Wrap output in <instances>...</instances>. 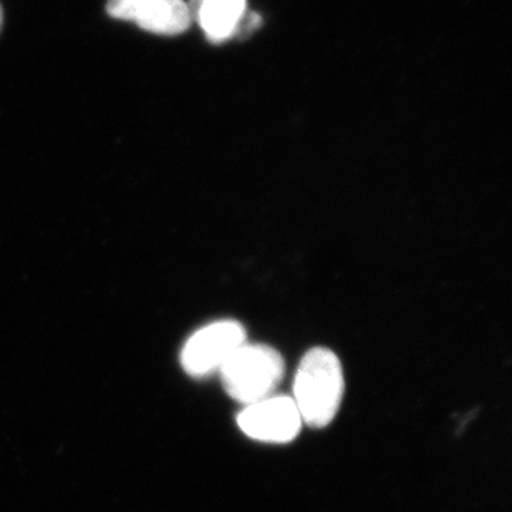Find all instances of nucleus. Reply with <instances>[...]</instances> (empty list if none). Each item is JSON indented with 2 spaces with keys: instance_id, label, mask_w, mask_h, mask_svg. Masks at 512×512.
<instances>
[{
  "instance_id": "nucleus-1",
  "label": "nucleus",
  "mask_w": 512,
  "mask_h": 512,
  "mask_svg": "<svg viewBox=\"0 0 512 512\" xmlns=\"http://www.w3.org/2000/svg\"><path fill=\"white\" fill-rule=\"evenodd\" d=\"M345 392L342 363L332 350L310 348L294 378V400L304 425L325 428L334 421Z\"/></svg>"
},
{
  "instance_id": "nucleus-2",
  "label": "nucleus",
  "mask_w": 512,
  "mask_h": 512,
  "mask_svg": "<svg viewBox=\"0 0 512 512\" xmlns=\"http://www.w3.org/2000/svg\"><path fill=\"white\" fill-rule=\"evenodd\" d=\"M284 372V358L276 348L246 342L224 363L219 377L229 397L247 406L272 397Z\"/></svg>"
},
{
  "instance_id": "nucleus-3",
  "label": "nucleus",
  "mask_w": 512,
  "mask_h": 512,
  "mask_svg": "<svg viewBox=\"0 0 512 512\" xmlns=\"http://www.w3.org/2000/svg\"><path fill=\"white\" fill-rule=\"evenodd\" d=\"M246 342V329L239 322L218 320L204 325L186 340L181 350V365L189 377H211Z\"/></svg>"
},
{
  "instance_id": "nucleus-4",
  "label": "nucleus",
  "mask_w": 512,
  "mask_h": 512,
  "mask_svg": "<svg viewBox=\"0 0 512 512\" xmlns=\"http://www.w3.org/2000/svg\"><path fill=\"white\" fill-rule=\"evenodd\" d=\"M237 425L251 440L285 445L297 438L304 423L292 397L272 395L244 406L237 415Z\"/></svg>"
},
{
  "instance_id": "nucleus-5",
  "label": "nucleus",
  "mask_w": 512,
  "mask_h": 512,
  "mask_svg": "<svg viewBox=\"0 0 512 512\" xmlns=\"http://www.w3.org/2000/svg\"><path fill=\"white\" fill-rule=\"evenodd\" d=\"M107 12L158 35L183 34L193 22L184 0H108Z\"/></svg>"
},
{
  "instance_id": "nucleus-6",
  "label": "nucleus",
  "mask_w": 512,
  "mask_h": 512,
  "mask_svg": "<svg viewBox=\"0 0 512 512\" xmlns=\"http://www.w3.org/2000/svg\"><path fill=\"white\" fill-rule=\"evenodd\" d=\"M191 20H196L213 42H224L236 35L237 25L247 12L246 0H191Z\"/></svg>"
},
{
  "instance_id": "nucleus-7",
  "label": "nucleus",
  "mask_w": 512,
  "mask_h": 512,
  "mask_svg": "<svg viewBox=\"0 0 512 512\" xmlns=\"http://www.w3.org/2000/svg\"><path fill=\"white\" fill-rule=\"evenodd\" d=\"M0 27H2V7H0Z\"/></svg>"
}]
</instances>
